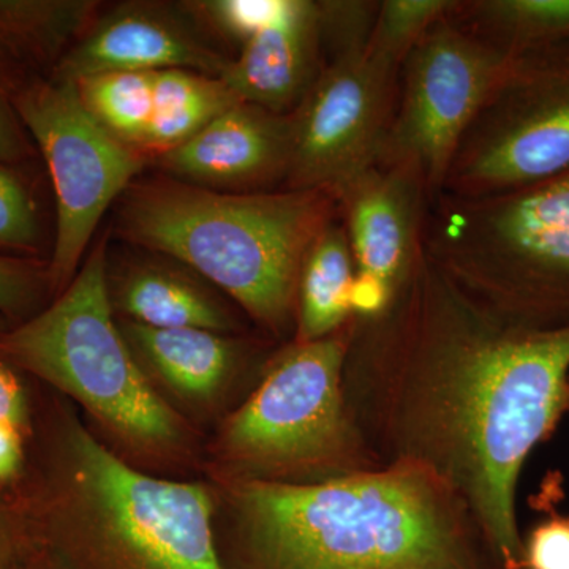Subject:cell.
Returning <instances> with one entry per match:
<instances>
[{"mask_svg":"<svg viewBox=\"0 0 569 569\" xmlns=\"http://www.w3.org/2000/svg\"><path fill=\"white\" fill-rule=\"evenodd\" d=\"M230 59L182 3L122 2L100 11L51 77L74 82L107 71L170 69L220 77Z\"/></svg>","mask_w":569,"mask_h":569,"instance_id":"4fadbf2b","label":"cell"},{"mask_svg":"<svg viewBox=\"0 0 569 569\" xmlns=\"http://www.w3.org/2000/svg\"><path fill=\"white\" fill-rule=\"evenodd\" d=\"M567 411H569V378H568V385H567Z\"/></svg>","mask_w":569,"mask_h":569,"instance_id":"836d02e7","label":"cell"},{"mask_svg":"<svg viewBox=\"0 0 569 569\" xmlns=\"http://www.w3.org/2000/svg\"><path fill=\"white\" fill-rule=\"evenodd\" d=\"M29 569H61L58 567V565L52 563V561H44V560H33V563L31 565V568Z\"/></svg>","mask_w":569,"mask_h":569,"instance_id":"1f68e13d","label":"cell"},{"mask_svg":"<svg viewBox=\"0 0 569 569\" xmlns=\"http://www.w3.org/2000/svg\"><path fill=\"white\" fill-rule=\"evenodd\" d=\"M288 3L290 0H194L182 6L212 39L217 37L241 50L282 17Z\"/></svg>","mask_w":569,"mask_h":569,"instance_id":"d4e9b609","label":"cell"},{"mask_svg":"<svg viewBox=\"0 0 569 569\" xmlns=\"http://www.w3.org/2000/svg\"><path fill=\"white\" fill-rule=\"evenodd\" d=\"M153 77L156 71H107L74 86L89 114L137 151L152 119Z\"/></svg>","mask_w":569,"mask_h":569,"instance_id":"7402d4cb","label":"cell"},{"mask_svg":"<svg viewBox=\"0 0 569 569\" xmlns=\"http://www.w3.org/2000/svg\"><path fill=\"white\" fill-rule=\"evenodd\" d=\"M138 361L189 399H211L227 383L242 343L208 329H159L119 321Z\"/></svg>","mask_w":569,"mask_h":569,"instance_id":"e0dca14e","label":"cell"},{"mask_svg":"<svg viewBox=\"0 0 569 569\" xmlns=\"http://www.w3.org/2000/svg\"><path fill=\"white\" fill-rule=\"evenodd\" d=\"M20 167L0 162V253L40 258L41 209Z\"/></svg>","mask_w":569,"mask_h":569,"instance_id":"cb8c5ba5","label":"cell"},{"mask_svg":"<svg viewBox=\"0 0 569 569\" xmlns=\"http://www.w3.org/2000/svg\"><path fill=\"white\" fill-rule=\"evenodd\" d=\"M320 6L290 0L282 17L247 41L224 67V84L239 102L291 114L323 69Z\"/></svg>","mask_w":569,"mask_h":569,"instance_id":"9a60e30c","label":"cell"},{"mask_svg":"<svg viewBox=\"0 0 569 569\" xmlns=\"http://www.w3.org/2000/svg\"><path fill=\"white\" fill-rule=\"evenodd\" d=\"M164 261H133L122 264L114 277L108 274L112 307L127 321L149 328H197L234 331L236 321L220 299L203 282Z\"/></svg>","mask_w":569,"mask_h":569,"instance_id":"2e32d148","label":"cell"},{"mask_svg":"<svg viewBox=\"0 0 569 569\" xmlns=\"http://www.w3.org/2000/svg\"><path fill=\"white\" fill-rule=\"evenodd\" d=\"M399 67L366 44L340 48L290 114L291 148L283 189L335 194L377 163L391 122Z\"/></svg>","mask_w":569,"mask_h":569,"instance_id":"8fae6325","label":"cell"},{"mask_svg":"<svg viewBox=\"0 0 569 569\" xmlns=\"http://www.w3.org/2000/svg\"><path fill=\"white\" fill-rule=\"evenodd\" d=\"M568 378L569 328L501 320L422 244L387 309L355 317L343 391L376 459L432 471L462 498L500 568L522 569L519 475L567 413Z\"/></svg>","mask_w":569,"mask_h":569,"instance_id":"6da1fadb","label":"cell"},{"mask_svg":"<svg viewBox=\"0 0 569 569\" xmlns=\"http://www.w3.org/2000/svg\"><path fill=\"white\" fill-rule=\"evenodd\" d=\"M336 198L355 260V317L380 316L421 253L432 193L410 168L376 163Z\"/></svg>","mask_w":569,"mask_h":569,"instance_id":"7c38bea8","label":"cell"},{"mask_svg":"<svg viewBox=\"0 0 569 569\" xmlns=\"http://www.w3.org/2000/svg\"><path fill=\"white\" fill-rule=\"evenodd\" d=\"M231 489L247 569H501L462 498L406 460Z\"/></svg>","mask_w":569,"mask_h":569,"instance_id":"7a4b0ae2","label":"cell"},{"mask_svg":"<svg viewBox=\"0 0 569 569\" xmlns=\"http://www.w3.org/2000/svg\"><path fill=\"white\" fill-rule=\"evenodd\" d=\"M355 317L272 359L252 396L224 422L220 448L241 478L312 482L381 467L348 413L343 369Z\"/></svg>","mask_w":569,"mask_h":569,"instance_id":"52a82bcc","label":"cell"},{"mask_svg":"<svg viewBox=\"0 0 569 569\" xmlns=\"http://www.w3.org/2000/svg\"><path fill=\"white\" fill-rule=\"evenodd\" d=\"M52 541L78 569H224L212 498L134 470L77 421L62 438Z\"/></svg>","mask_w":569,"mask_h":569,"instance_id":"277c9868","label":"cell"},{"mask_svg":"<svg viewBox=\"0 0 569 569\" xmlns=\"http://www.w3.org/2000/svg\"><path fill=\"white\" fill-rule=\"evenodd\" d=\"M112 309L104 236L50 306L0 331V361L73 397L127 448L176 451L182 421L152 388Z\"/></svg>","mask_w":569,"mask_h":569,"instance_id":"8992f818","label":"cell"},{"mask_svg":"<svg viewBox=\"0 0 569 569\" xmlns=\"http://www.w3.org/2000/svg\"><path fill=\"white\" fill-rule=\"evenodd\" d=\"M28 400L20 380L9 365L0 361V422H9L22 430L28 425Z\"/></svg>","mask_w":569,"mask_h":569,"instance_id":"f1b7e54d","label":"cell"},{"mask_svg":"<svg viewBox=\"0 0 569 569\" xmlns=\"http://www.w3.org/2000/svg\"><path fill=\"white\" fill-rule=\"evenodd\" d=\"M425 250L486 309L520 328H569V171L482 194L438 193Z\"/></svg>","mask_w":569,"mask_h":569,"instance_id":"5b68a950","label":"cell"},{"mask_svg":"<svg viewBox=\"0 0 569 569\" xmlns=\"http://www.w3.org/2000/svg\"><path fill=\"white\" fill-rule=\"evenodd\" d=\"M355 276L353 253L339 216L310 246L299 272L296 342L325 339L355 317L351 305Z\"/></svg>","mask_w":569,"mask_h":569,"instance_id":"d6986e66","label":"cell"},{"mask_svg":"<svg viewBox=\"0 0 569 569\" xmlns=\"http://www.w3.org/2000/svg\"><path fill=\"white\" fill-rule=\"evenodd\" d=\"M459 0H385L378 2L366 50L402 69L408 52L433 26L448 18Z\"/></svg>","mask_w":569,"mask_h":569,"instance_id":"603a6c76","label":"cell"},{"mask_svg":"<svg viewBox=\"0 0 569 569\" xmlns=\"http://www.w3.org/2000/svg\"><path fill=\"white\" fill-rule=\"evenodd\" d=\"M11 323L7 318H3L0 316V331H3V329L10 328Z\"/></svg>","mask_w":569,"mask_h":569,"instance_id":"d6a6232c","label":"cell"},{"mask_svg":"<svg viewBox=\"0 0 569 569\" xmlns=\"http://www.w3.org/2000/svg\"><path fill=\"white\" fill-rule=\"evenodd\" d=\"M239 103L222 78L170 69L153 77V112L137 152L146 160L178 148Z\"/></svg>","mask_w":569,"mask_h":569,"instance_id":"ffe728a7","label":"cell"},{"mask_svg":"<svg viewBox=\"0 0 569 569\" xmlns=\"http://www.w3.org/2000/svg\"><path fill=\"white\" fill-rule=\"evenodd\" d=\"M569 171V40L511 52L440 193L482 197Z\"/></svg>","mask_w":569,"mask_h":569,"instance_id":"ba28073f","label":"cell"},{"mask_svg":"<svg viewBox=\"0 0 569 569\" xmlns=\"http://www.w3.org/2000/svg\"><path fill=\"white\" fill-rule=\"evenodd\" d=\"M290 148V114L239 102L190 140L149 163L156 164L160 174L200 189L269 192L283 189Z\"/></svg>","mask_w":569,"mask_h":569,"instance_id":"5bb4252c","label":"cell"},{"mask_svg":"<svg viewBox=\"0 0 569 569\" xmlns=\"http://www.w3.org/2000/svg\"><path fill=\"white\" fill-rule=\"evenodd\" d=\"M47 296H52L48 260L0 253V316L22 323L40 312Z\"/></svg>","mask_w":569,"mask_h":569,"instance_id":"484cf974","label":"cell"},{"mask_svg":"<svg viewBox=\"0 0 569 569\" xmlns=\"http://www.w3.org/2000/svg\"><path fill=\"white\" fill-rule=\"evenodd\" d=\"M452 18L509 52L569 40V0H459Z\"/></svg>","mask_w":569,"mask_h":569,"instance_id":"44dd1931","label":"cell"},{"mask_svg":"<svg viewBox=\"0 0 569 569\" xmlns=\"http://www.w3.org/2000/svg\"><path fill=\"white\" fill-rule=\"evenodd\" d=\"M29 78L0 52V162L22 167L36 159L37 149L14 108V93Z\"/></svg>","mask_w":569,"mask_h":569,"instance_id":"4316f807","label":"cell"},{"mask_svg":"<svg viewBox=\"0 0 569 569\" xmlns=\"http://www.w3.org/2000/svg\"><path fill=\"white\" fill-rule=\"evenodd\" d=\"M522 569H569V516L552 515L530 531Z\"/></svg>","mask_w":569,"mask_h":569,"instance_id":"83f0119b","label":"cell"},{"mask_svg":"<svg viewBox=\"0 0 569 569\" xmlns=\"http://www.w3.org/2000/svg\"><path fill=\"white\" fill-rule=\"evenodd\" d=\"M337 219L326 190L216 192L160 174L119 198L112 233L186 266L280 337L295 326L306 254Z\"/></svg>","mask_w":569,"mask_h":569,"instance_id":"3957f363","label":"cell"},{"mask_svg":"<svg viewBox=\"0 0 569 569\" xmlns=\"http://www.w3.org/2000/svg\"><path fill=\"white\" fill-rule=\"evenodd\" d=\"M511 52L452 18L433 26L402 63L395 111L377 163L410 168L432 198Z\"/></svg>","mask_w":569,"mask_h":569,"instance_id":"30bf717a","label":"cell"},{"mask_svg":"<svg viewBox=\"0 0 569 569\" xmlns=\"http://www.w3.org/2000/svg\"><path fill=\"white\" fill-rule=\"evenodd\" d=\"M102 6L97 0H0V52L29 77H51Z\"/></svg>","mask_w":569,"mask_h":569,"instance_id":"ac0fdd59","label":"cell"},{"mask_svg":"<svg viewBox=\"0 0 569 569\" xmlns=\"http://www.w3.org/2000/svg\"><path fill=\"white\" fill-rule=\"evenodd\" d=\"M32 563L20 539L0 520V569H29Z\"/></svg>","mask_w":569,"mask_h":569,"instance_id":"4dcf8cb0","label":"cell"},{"mask_svg":"<svg viewBox=\"0 0 569 569\" xmlns=\"http://www.w3.org/2000/svg\"><path fill=\"white\" fill-rule=\"evenodd\" d=\"M22 430L0 422V482L17 477L22 466Z\"/></svg>","mask_w":569,"mask_h":569,"instance_id":"f546056e","label":"cell"},{"mask_svg":"<svg viewBox=\"0 0 569 569\" xmlns=\"http://www.w3.org/2000/svg\"><path fill=\"white\" fill-rule=\"evenodd\" d=\"M13 102L54 190L48 266L56 298L80 271L104 213L140 178L148 160L89 114L74 82L29 77Z\"/></svg>","mask_w":569,"mask_h":569,"instance_id":"9c48e42d","label":"cell"}]
</instances>
